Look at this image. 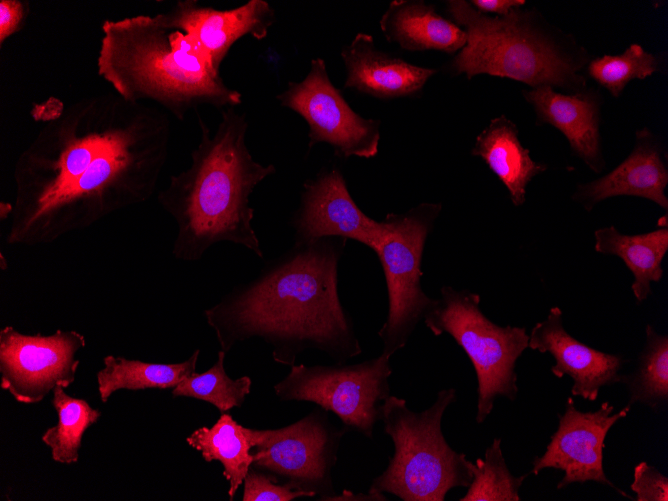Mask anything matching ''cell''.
I'll use <instances>...</instances> for the list:
<instances>
[{
    "instance_id": "obj_26",
    "label": "cell",
    "mask_w": 668,
    "mask_h": 501,
    "mask_svg": "<svg viewBox=\"0 0 668 501\" xmlns=\"http://www.w3.org/2000/svg\"><path fill=\"white\" fill-rule=\"evenodd\" d=\"M629 390L630 407L642 403L658 410L668 400V337L652 325L646 327V342L633 373L622 375Z\"/></svg>"
},
{
    "instance_id": "obj_16",
    "label": "cell",
    "mask_w": 668,
    "mask_h": 501,
    "mask_svg": "<svg viewBox=\"0 0 668 501\" xmlns=\"http://www.w3.org/2000/svg\"><path fill=\"white\" fill-rule=\"evenodd\" d=\"M172 8L218 72L239 39L250 36L262 40L276 21L275 10L265 0H250L227 10L202 6L194 0H181Z\"/></svg>"
},
{
    "instance_id": "obj_4",
    "label": "cell",
    "mask_w": 668,
    "mask_h": 501,
    "mask_svg": "<svg viewBox=\"0 0 668 501\" xmlns=\"http://www.w3.org/2000/svg\"><path fill=\"white\" fill-rule=\"evenodd\" d=\"M96 67L123 99L151 101L179 121L203 105L223 110L242 103L241 93L225 83L173 8L105 20Z\"/></svg>"
},
{
    "instance_id": "obj_10",
    "label": "cell",
    "mask_w": 668,
    "mask_h": 501,
    "mask_svg": "<svg viewBox=\"0 0 668 501\" xmlns=\"http://www.w3.org/2000/svg\"><path fill=\"white\" fill-rule=\"evenodd\" d=\"M328 413L318 406L280 428H248L251 467L272 475L279 483L329 501L337 494L332 470L341 440L349 430L333 425Z\"/></svg>"
},
{
    "instance_id": "obj_32",
    "label": "cell",
    "mask_w": 668,
    "mask_h": 501,
    "mask_svg": "<svg viewBox=\"0 0 668 501\" xmlns=\"http://www.w3.org/2000/svg\"><path fill=\"white\" fill-rule=\"evenodd\" d=\"M30 4L24 0H0V46L20 31L29 14Z\"/></svg>"
},
{
    "instance_id": "obj_3",
    "label": "cell",
    "mask_w": 668,
    "mask_h": 501,
    "mask_svg": "<svg viewBox=\"0 0 668 501\" xmlns=\"http://www.w3.org/2000/svg\"><path fill=\"white\" fill-rule=\"evenodd\" d=\"M198 120L201 135L190 166L172 175L157 196L177 225L172 254L198 261L213 245L231 242L263 258L249 198L276 168L252 157L246 144L248 121L236 107L222 110L214 132L200 116Z\"/></svg>"
},
{
    "instance_id": "obj_21",
    "label": "cell",
    "mask_w": 668,
    "mask_h": 501,
    "mask_svg": "<svg viewBox=\"0 0 668 501\" xmlns=\"http://www.w3.org/2000/svg\"><path fill=\"white\" fill-rule=\"evenodd\" d=\"M518 128L505 115L492 119L476 137L471 151L482 158L509 192L514 206L526 201L528 183L547 169V165L534 161L528 149L518 137Z\"/></svg>"
},
{
    "instance_id": "obj_27",
    "label": "cell",
    "mask_w": 668,
    "mask_h": 501,
    "mask_svg": "<svg viewBox=\"0 0 668 501\" xmlns=\"http://www.w3.org/2000/svg\"><path fill=\"white\" fill-rule=\"evenodd\" d=\"M226 353L218 352L216 362L205 372L193 373L172 389L173 397H189L206 401L220 413L241 407L250 394L252 380L249 376L232 379L224 367Z\"/></svg>"
},
{
    "instance_id": "obj_28",
    "label": "cell",
    "mask_w": 668,
    "mask_h": 501,
    "mask_svg": "<svg viewBox=\"0 0 668 501\" xmlns=\"http://www.w3.org/2000/svg\"><path fill=\"white\" fill-rule=\"evenodd\" d=\"M473 480L460 501H520L519 490L528 474L514 476L508 469L501 439L495 438L486 449L484 459L470 462Z\"/></svg>"
},
{
    "instance_id": "obj_30",
    "label": "cell",
    "mask_w": 668,
    "mask_h": 501,
    "mask_svg": "<svg viewBox=\"0 0 668 501\" xmlns=\"http://www.w3.org/2000/svg\"><path fill=\"white\" fill-rule=\"evenodd\" d=\"M242 501H292L312 493L279 483L272 475L250 467L243 482Z\"/></svg>"
},
{
    "instance_id": "obj_8",
    "label": "cell",
    "mask_w": 668,
    "mask_h": 501,
    "mask_svg": "<svg viewBox=\"0 0 668 501\" xmlns=\"http://www.w3.org/2000/svg\"><path fill=\"white\" fill-rule=\"evenodd\" d=\"M440 203H421L402 214H387L389 230L374 251L381 263L388 292V313L378 335L382 353L390 357L405 347L417 325L437 299L422 289L421 261L425 242Z\"/></svg>"
},
{
    "instance_id": "obj_12",
    "label": "cell",
    "mask_w": 668,
    "mask_h": 501,
    "mask_svg": "<svg viewBox=\"0 0 668 501\" xmlns=\"http://www.w3.org/2000/svg\"><path fill=\"white\" fill-rule=\"evenodd\" d=\"M85 345L84 335L75 330L43 336L6 326L0 330V386L20 403H39L56 386L74 382L80 363L76 354Z\"/></svg>"
},
{
    "instance_id": "obj_23",
    "label": "cell",
    "mask_w": 668,
    "mask_h": 501,
    "mask_svg": "<svg viewBox=\"0 0 668 501\" xmlns=\"http://www.w3.org/2000/svg\"><path fill=\"white\" fill-rule=\"evenodd\" d=\"M186 442L200 452L206 462L221 463L222 475L229 482V500L232 501L253 463L248 427L239 424L226 412L211 427L202 426L194 430Z\"/></svg>"
},
{
    "instance_id": "obj_34",
    "label": "cell",
    "mask_w": 668,
    "mask_h": 501,
    "mask_svg": "<svg viewBox=\"0 0 668 501\" xmlns=\"http://www.w3.org/2000/svg\"><path fill=\"white\" fill-rule=\"evenodd\" d=\"M342 500H370V501H386L387 497L384 494H375V493H367V494H354L351 491L344 490V492L340 495L336 494L332 498H330L329 501H342Z\"/></svg>"
},
{
    "instance_id": "obj_31",
    "label": "cell",
    "mask_w": 668,
    "mask_h": 501,
    "mask_svg": "<svg viewBox=\"0 0 668 501\" xmlns=\"http://www.w3.org/2000/svg\"><path fill=\"white\" fill-rule=\"evenodd\" d=\"M630 488L637 501L668 500V478L645 461L635 466Z\"/></svg>"
},
{
    "instance_id": "obj_22",
    "label": "cell",
    "mask_w": 668,
    "mask_h": 501,
    "mask_svg": "<svg viewBox=\"0 0 668 501\" xmlns=\"http://www.w3.org/2000/svg\"><path fill=\"white\" fill-rule=\"evenodd\" d=\"M595 251L618 256L634 275L631 285L637 302L651 294V283L663 277L662 261L668 250L667 226L636 235L620 233L614 226L594 232Z\"/></svg>"
},
{
    "instance_id": "obj_29",
    "label": "cell",
    "mask_w": 668,
    "mask_h": 501,
    "mask_svg": "<svg viewBox=\"0 0 668 501\" xmlns=\"http://www.w3.org/2000/svg\"><path fill=\"white\" fill-rule=\"evenodd\" d=\"M659 70L657 57L639 44L630 45L620 55H604L590 61L588 75L619 97L632 79H645Z\"/></svg>"
},
{
    "instance_id": "obj_2",
    "label": "cell",
    "mask_w": 668,
    "mask_h": 501,
    "mask_svg": "<svg viewBox=\"0 0 668 501\" xmlns=\"http://www.w3.org/2000/svg\"><path fill=\"white\" fill-rule=\"evenodd\" d=\"M345 242L330 237L295 243L206 309V322L221 350L227 353L239 343L260 339L271 347L276 363L290 367L308 349L337 364L359 355L362 347L338 294Z\"/></svg>"
},
{
    "instance_id": "obj_1",
    "label": "cell",
    "mask_w": 668,
    "mask_h": 501,
    "mask_svg": "<svg viewBox=\"0 0 668 501\" xmlns=\"http://www.w3.org/2000/svg\"><path fill=\"white\" fill-rule=\"evenodd\" d=\"M168 116L105 92L62 105L19 154L9 245L50 244L148 201L167 162Z\"/></svg>"
},
{
    "instance_id": "obj_36",
    "label": "cell",
    "mask_w": 668,
    "mask_h": 501,
    "mask_svg": "<svg viewBox=\"0 0 668 501\" xmlns=\"http://www.w3.org/2000/svg\"><path fill=\"white\" fill-rule=\"evenodd\" d=\"M0 268H1V270H5V269H7V261H6V259L3 257V254H2V253H1V260H0Z\"/></svg>"
},
{
    "instance_id": "obj_33",
    "label": "cell",
    "mask_w": 668,
    "mask_h": 501,
    "mask_svg": "<svg viewBox=\"0 0 668 501\" xmlns=\"http://www.w3.org/2000/svg\"><path fill=\"white\" fill-rule=\"evenodd\" d=\"M524 0H472L470 4L477 11L495 13L497 16H506L513 8L525 5Z\"/></svg>"
},
{
    "instance_id": "obj_24",
    "label": "cell",
    "mask_w": 668,
    "mask_h": 501,
    "mask_svg": "<svg viewBox=\"0 0 668 501\" xmlns=\"http://www.w3.org/2000/svg\"><path fill=\"white\" fill-rule=\"evenodd\" d=\"M200 350L196 349L179 363H149L107 355L104 367L97 372L100 399L106 403L117 390L169 389L196 372Z\"/></svg>"
},
{
    "instance_id": "obj_20",
    "label": "cell",
    "mask_w": 668,
    "mask_h": 501,
    "mask_svg": "<svg viewBox=\"0 0 668 501\" xmlns=\"http://www.w3.org/2000/svg\"><path fill=\"white\" fill-rule=\"evenodd\" d=\"M386 39L407 51L437 50L453 54L466 42V33L422 1L395 0L380 19Z\"/></svg>"
},
{
    "instance_id": "obj_11",
    "label": "cell",
    "mask_w": 668,
    "mask_h": 501,
    "mask_svg": "<svg viewBox=\"0 0 668 501\" xmlns=\"http://www.w3.org/2000/svg\"><path fill=\"white\" fill-rule=\"evenodd\" d=\"M276 99L306 121L309 149L326 143L344 159L371 158L378 153L380 121L366 119L350 107L332 84L322 58L312 59L305 78L289 82Z\"/></svg>"
},
{
    "instance_id": "obj_5",
    "label": "cell",
    "mask_w": 668,
    "mask_h": 501,
    "mask_svg": "<svg viewBox=\"0 0 668 501\" xmlns=\"http://www.w3.org/2000/svg\"><path fill=\"white\" fill-rule=\"evenodd\" d=\"M453 23L467 36L451 68L468 79L480 74L513 79L532 88H586L581 70L586 50L571 35L552 28L535 10L513 8L506 16H489L464 0L447 1Z\"/></svg>"
},
{
    "instance_id": "obj_13",
    "label": "cell",
    "mask_w": 668,
    "mask_h": 501,
    "mask_svg": "<svg viewBox=\"0 0 668 501\" xmlns=\"http://www.w3.org/2000/svg\"><path fill=\"white\" fill-rule=\"evenodd\" d=\"M291 221L295 243L334 237L355 240L373 251L390 227L386 217L376 221L358 207L336 167L304 183L300 206Z\"/></svg>"
},
{
    "instance_id": "obj_14",
    "label": "cell",
    "mask_w": 668,
    "mask_h": 501,
    "mask_svg": "<svg viewBox=\"0 0 668 501\" xmlns=\"http://www.w3.org/2000/svg\"><path fill=\"white\" fill-rule=\"evenodd\" d=\"M630 408L626 405L611 414L614 407L609 402H603L596 411L582 412L575 407L572 397H569L564 414L558 415L556 432L552 435L545 453L533 459L530 473L538 475L546 468L562 470L564 476L557 484L558 489L587 481H595L616 489L603 470L604 441L611 427L626 417Z\"/></svg>"
},
{
    "instance_id": "obj_7",
    "label": "cell",
    "mask_w": 668,
    "mask_h": 501,
    "mask_svg": "<svg viewBox=\"0 0 668 501\" xmlns=\"http://www.w3.org/2000/svg\"><path fill=\"white\" fill-rule=\"evenodd\" d=\"M424 317L435 335L449 334L470 359L477 377L476 422L483 423L498 397L514 401L518 394L515 365L528 348L529 335L522 327L499 326L480 309V296L450 286Z\"/></svg>"
},
{
    "instance_id": "obj_19",
    "label": "cell",
    "mask_w": 668,
    "mask_h": 501,
    "mask_svg": "<svg viewBox=\"0 0 668 501\" xmlns=\"http://www.w3.org/2000/svg\"><path fill=\"white\" fill-rule=\"evenodd\" d=\"M341 58L346 69L344 88L378 99L412 95L437 72L379 50L373 37L366 33L356 34L341 50Z\"/></svg>"
},
{
    "instance_id": "obj_6",
    "label": "cell",
    "mask_w": 668,
    "mask_h": 501,
    "mask_svg": "<svg viewBox=\"0 0 668 501\" xmlns=\"http://www.w3.org/2000/svg\"><path fill=\"white\" fill-rule=\"evenodd\" d=\"M456 398L454 388L442 389L429 408L415 412L404 399L387 397L381 421L394 454L372 480L369 493H389L403 501H443L451 489L469 487L470 461L450 447L441 429L443 414Z\"/></svg>"
},
{
    "instance_id": "obj_17",
    "label": "cell",
    "mask_w": 668,
    "mask_h": 501,
    "mask_svg": "<svg viewBox=\"0 0 668 501\" xmlns=\"http://www.w3.org/2000/svg\"><path fill=\"white\" fill-rule=\"evenodd\" d=\"M659 140L648 129L636 132L628 157L606 175L579 185L573 198L587 211L610 197L636 196L654 201L667 211L668 169Z\"/></svg>"
},
{
    "instance_id": "obj_9",
    "label": "cell",
    "mask_w": 668,
    "mask_h": 501,
    "mask_svg": "<svg viewBox=\"0 0 668 501\" xmlns=\"http://www.w3.org/2000/svg\"><path fill=\"white\" fill-rule=\"evenodd\" d=\"M390 356L356 364L293 365L273 386L280 401L312 402L333 412L348 430L372 439L390 396Z\"/></svg>"
},
{
    "instance_id": "obj_35",
    "label": "cell",
    "mask_w": 668,
    "mask_h": 501,
    "mask_svg": "<svg viewBox=\"0 0 668 501\" xmlns=\"http://www.w3.org/2000/svg\"><path fill=\"white\" fill-rule=\"evenodd\" d=\"M13 212V204L12 203H5L1 202L0 203V220L4 221L5 219H10L11 215Z\"/></svg>"
},
{
    "instance_id": "obj_25",
    "label": "cell",
    "mask_w": 668,
    "mask_h": 501,
    "mask_svg": "<svg viewBox=\"0 0 668 501\" xmlns=\"http://www.w3.org/2000/svg\"><path fill=\"white\" fill-rule=\"evenodd\" d=\"M52 393V405L57 412L58 423L48 428L41 439L50 447L55 462L72 464L79 459L85 431L99 420L101 412L92 408L87 401L69 396L60 385Z\"/></svg>"
},
{
    "instance_id": "obj_15",
    "label": "cell",
    "mask_w": 668,
    "mask_h": 501,
    "mask_svg": "<svg viewBox=\"0 0 668 501\" xmlns=\"http://www.w3.org/2000/svg\"><path fill=\"white\" fill-rule=\"evenodd\" d=\"M528 347L554 357L551 371L558 378L571 377L574 397L595 401L603 386L621 382L620 370L625 359L598 351L572 337L563 327L562 311L557 306L532 328Z\"/></svg>"
},
{
    "instance_id": "obj_18",
    "label": "cell",
    "mask_w": 668,
    "mask_h": 501,
    "mask_svg": "<svg viewBox=\"0 0 668 501\" xmlns=\"http://www.w3.org/2000/svg\"><path fill=\"white\" fill-rule=\"evenodd\" d=\"M536 114L538 124H549L561 131L578 156L594 172L604 167L600 143V98L593 90L562 94L551 86L523 91Z\"/></svg>"
}]
</instances>
